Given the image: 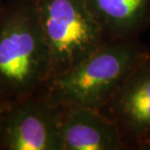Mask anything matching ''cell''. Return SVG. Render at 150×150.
I'll use <instances>...</instances> for the list:
<instances>
[{
    "instance_id": "6da1fadb",
    "label": "cell",
    "mask_w": 150,
    "mask_h": 150,
    "mask_svg": "<svg viewBox=\"0 0 150 150\" xmlns=\"http://www.w3.org/2000/svg\"><path fill=\"white\" fill-rule=\"evenodd\" d=\"M148 55L150 48L139 39H109L71 69L50 77L38 91L59 105L100 110Z\"/></svg>"
},
{
    "instance_id": "7a4b0ae2",
    "label": "cell",
    "mask_w": 150,
    "mask_h": 150,
    "mask_svg": "<svg viewBox=\"0 0 150 150\" xmlns=\"http://www.w3.org/2000/svg\"><path fill=\"white\" fill-rule=\"evenodd\" d=\"M50 77V56L36 0H6L0 14V94L36 92Z\"/></svg>"
},
{
    "instance_id": "3957f363",
    "label": "cell",
    "mask_w": 150,
    "mask_h": 150,
    "mask_svg": "<svg viewBox=\"0 0 150 150\" xmlns=\"http://www.w3.org/2000/svg\"><path fill=\"white\" fill-rule=\"evenodd\" d=\"M36 6L49 51L50 77L71 69L109 40L84 0H36Z\"/></svg>"
},
{
    "instance_id": "277c9868",
    "label": "cell",
    "mask_w": 150,
    "mask_h": 150,
    "mask_svg": "<svg viewBox=\"0 0 150 150\" xmlns=\"http://www.w3.org/2000/svg\"><path fill=\"white\" fill-rule=\"evenodd\" d=\"M59 113L40 91L12 98L0 112V150H64Z\"/></svg>"
},
{
    "instance_id": "5b68a950",
    "label": "cell",
    "mask_w": 150,
    "mask_h": 150,
    "mask_svg": "<svg viewBox=\"0 0 150 150\" xmlns=\"http://www.w3.org/2000/svg\"><path fill=\"white\" fill-rule=\"evenodd\" d=\"M100 111L116 124L126 149L150 150V55Z\"/></svg>"
},
{
    "instance_id": "8992f818",
    "label": "cell",
    "mask_w": 150,
    "mask_h": 150,
    "mask_svg": "<svg viewBox=\"0 0 150 150\" xmlns=\"http://www.w3.org/2000/svg\"><path fill=\"white\" fill-rule=\"evenodd\" d=\"M59 134L64 150H125L116 124L100 110L61 105Z\"/></svg>"
},
{
    "instance_id": "52a82bcc",
    "label": "cell",
    "mask_w": 150,
    "mask_h": 150,
    "mask_svg": "<svg viewBox=\"0 0 150 150\" xmlns=\"http://www.w3.org/2000/svg\"><path fill=\"white\" fill-rule=\"evenodd\" d=\"M84 2L107 39H139L150 26V0Z\"/></svg>"
},
{
    "instance_id": "ba28073f",
    "label": "cell",
    "mask_w": 150,
    "mask_h": 150,
    "mask_svg": "<svg viewBox=\"0 0 150 150\" xmlns=\"http://www.w3.org/2000/svg\"><path fill=\"white\" fill-rule=\"evenodd\" d=\"M9 100H8V98H5L2 94H0V112H1V110L4 108V106L6 105V103H7Z\"/></svg>"
},
{
    "instance_id": "9c48e42d",
    "label": "cell",
    "mask_w": 150,
    "mask_h": 150,
    "mask_svg": "<svg viewBox=\"0 0 150 150\" xmlns=\"http://www.w3.org/2000/svg\"><path fill=\"white\" fill-rule=\"evenodd\" d=\"M5 1H6V0H0V14H1V12H2V9H3V7H4Z\"/></svg>"
}]
</instances>
